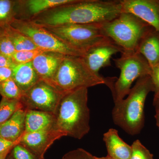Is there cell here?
I'll use <instances>...</instances> for the list:
<instances>
[{"label":"cell","mask_w":159,"mask_h":159,"mask_svg":"<svg viewBox=\"0 0 159 159\" xmlns=\"http://www.w3.org/2000/svg\"><path fill=\"white\" fill-rule=\"evenodd\" d=\"M25 107L17 111L6 122L0 125V137L12 142L20 141L25 130Z\"/></svg>","instance_id":"obj_15"},{"label":"cell","mask_w":159,"mask_h":159,"mask_svg":"<svg viewBox=\"0 0 159 159\" xmlns=\"http://www.w3.org/2000/svg\"><path fill=\"white\" fill-rule=\"evenodd\" d=\"M95 159H115L107 155V156L105 157H95Z\"/></svg>","instance_id":"obj_35"},{"label":"cell","mask_w":159,"mask_h":159,"mask_svg":"<svg viewBox=\"0 0 159 159\" xmlns=\"http://www.w3.org/2000/svg\"><path fill=\"white\" fill-rule=\"evenodd\" d=\"M23 107L20 100L2 97L0 102V125L9 120L17 111Z\"/></svg>","instance_id":"obj_21"},{"label":"cell","mask_w":159,"mask_h":159,"mask_svg":"<svg viewBox=\"0 0 159 159\" xmlns=\"http://www.w3.org/2000/svg\"><path fill=\"white\" fill-rule=\"evenodd\" d=\"M6 159H13V157H12V156H11V153H9V155H8V156L7 157H6Z\"/></svg>","instance_id":"obj_37"},{"label":"cell","mask_w":159,"mask_h":159,"mask_svg":"<svg viewBox=\"0 0 159 159\" xmlns=\"http://www.w3.org/2000/svg\"><path fill=\"white\" fill-rule=\"evenodd\" d=\"M114 78L94 74L80 56L66 55L50 83L64 93L102 84L107 85L111 90Z\"/></svg>","instance_id":"obj_4"},{"label":"cell","mask_w":159,"mask_h":159,"mask_svg":"<svg viewBox=\"0 0 159 159\" xmlns=\"http://www.w3.org/2000/svg\"><path fill=\"white\" fill-rule=\"evenodd\" d=\"M122 12L134 15L159 31L157 0H121Z\"/></svg>","instance_id":"obj_12"},{"label":"cell","mask_w":159,"mask_h":159,"mask_svg":"<svg viewBox=\"0 0 159 159\" xmlns=\"http://www.w3.org/2000/svg\"><path fill=\"white\" fill-rule=\"evenodd\" d=\"M14 46L4 26L0 27V52L11 58L15 52Z\"/></svg>","instance_id":"obj_25"},{"label":"cell","mask_w":159,"mask_h":159,"mask_svg":"<svg viewBox=\"0 0 159 159\" xmlns=\"http://www.w3.org/2000/svg\"><path fill=\"white\" fill-rule=\"evenodd\" d=\"M15 0H0V27L11 25L16 19Z\"/></svg>","instance_id":"obj_22"},{"label":"cell","mask_w":159,"mask_h":159,"mask_svg":"<svg viewBox=\"0 0 159 159\" xmlns=\"http://www.w3.org/2000/svg\"><path fill=\"white\" fill-rule=\"evenodd\" d=\"M11 25L28 36L39 48L66 55L80 56L83 54L73 48L48 31L43 26L29 20L15 19Z\"/></svg>","instance_id":"obj_8"},{"label":"cell","mask_w":159,"mask_h":159,"mask_svg":"<svg viewBox=\"0 0 159 159\" xmlns=\"http://www.w3.org/2000/svg\"><path fill=\"white\" fill-rule=\"evenodd\" d=\"M151 92H154V87L150 75L138 79L127 98L115 103L112 112L115 124L132 135L140 133L145 123V100Z\"/></svg>","instance_id":"obj_3"},{"label":"cell","mask_w":159,"mask_h":159,"mask_svg":"<svg viewBox=\"0 0 159 159\" xmlns=\"http://www.w3.org/2000/svg\"><path fill=\"white\" fill-rule=\"evenodd\" d=\"M55 124L56 119L54 114L42 111L27 109L25 133L56 128Z\"/></svg>","instance_id":"obj_16"},{"label":"cell","mask_w":159,"mask_h":159,"mask_svg":"<svg viewBox=\"0 0 159 159\" xmlns=\"http://www.w3.org/2000/svg\"><path fill=\"white\" fill-rule=\"evenodd\" d=\"M66 55L54 51H46L31 62L40 79L51 82Z\"/></svg>","instance_id":"obj_14"},{"label":"cell","mask_w":159,"mask_h":159,"mask_svg":"<svg viewBox=\"0 0 159 159\" xmlns=\"http://www.w3.org/2000/svg\"><path fill=\"white\" fill-rule=\"evenodd\" d=\"M11 58L6 57L0 52V67H11L14 65Z\"/></svg>","instance_id":"obj_32"},{"label":"cell","mask_w":159,"mask_h":159,"mask_svg":"<svg viewBox=\"0 0 159 159\" xmlns=\"http://www.w3.org/2000/svg\"><path fill=\"white\" fill-rule=\"evenodd\" d=\"M46 51L42 49L26 51H15L11 59L14 64L26 63L32 62L37 56Z\"/></svg>","instance_id":"obj_24"},{"label":"cell","mask_w":159,"mask_h":159,"mask_svg":"<svg viewBox=\"0 0 159 159\" xmlns=\"http://www.w3.org/2000/svg\"><path fill=\"white\" fill-rule=\"evenodd\" d=\"M154 106L156 108V114L155 117L156 120L157 126H158L159 129V104H157Z\"/></svg>","instance_id":"obj_33"},{"label":"cell","mask_w":159,"mask_h":159,"mask_svg":"<svg viewBox=\"0 0 159 159\" xmlns=\"http://www.w3.org/2000/svg\"><path fill=\"white\" fill-rule=\"evenodd\" d=\"M10 152H5V153L0 155V159H6V157Z\"/></svg>","instance_id":"obj_34"},{"label":"cell","mask_w":159,"mask_h":159,"mask_svg":"<svg viewBox=\"0 0 159 159\" xmlns=\"http://www.w3.org/2000/svg\"><path fill=\"white\" fill-rule=\"evenodd\" d=\"M153 104L154 106L159 104V99H153Z\"/></svg>","instance_id":"obj_36"},{"label":"cell","mask_w":159,"mask_h":159,"mask_svg":"<svg viewBox=\"0 0 159 159\" xmlns=\"http://www.w3.org/2000/svg\"><path fill=\"white\" fill-rule=\"evenodd\" d=\"M64 134L56 128L34 132L26 133L20 139L19 144L25 147L39 159H44L45 154L51 145Z\"/></svg>","instance_id":"obj_11"},{"label":"cell","mask_w":159,"mask_h":159,"mask_svg":"<svg viewBox=\"0 0 159 159\" xmlns=\"http://www.w3.org/2000/svg\"><path fill=\"white\" fill-rule=\"evenodd\" d=\"M11 68V78L23 93L28 91L40 80L31 62L15 64Z\"/></svg>","instance_id":"obj_19"},{"label":"cell","mask_w":159,"mask_h":159,"mask_svg":"<svg viewBox=\"0 0 159 159\" xmlns=\"http://www.w3.org/2000/svg\"><path fill=\"white\" fill-rule=\"evenodd\" d=\"M121 12V0H77L74 3L51 8L31 20L47 26L102 24L114 19Z\"/></svg>","instance_id":"obj_1"},{"label":"cell","mask_w":159,"mask_h":159,"mask_svg":"<svg viewBox=\"0 0 159 159\" xmlns=\"http://www.w3.org/2000/svg\"><path fill=\"white\" fill-rule=\"evenodd\" d=\"M20 141L12 142L0 137V155L5 152H11L15 145L19 143Z\"/></svg>","instance_id":"obj_30"},{"label":"cell","mask_w":159,"mask_h":159,"mask_svg":"<svg viewBox=\"0 0 159 159\" xmlns=\"http://www.w3.org/2000/svg\"><path fill=\"white\" fill-rule=\"evenodd\" d=\"M12 74L11 67H0V83L11 78Z\"/></svg>","instance_id":"obj_31"},{"label":"cell","mask_w":159,"mask_h":159,"mask_svg":"<svg viewBox=\"0 0 159 159\" xmlns=\"http://www.w3.org/2000/svg\"><path fill=\"white\" fill-rule=\"evenodd\" d=\"M137 51L148 61L151 67L159 63V31L152 29L142 38Z\"/></svg>","instance_id":"obj_18"},{"label":"cell","mask_w":159,"mask_h":159,"mask_svg":"<svg viewBox=\"0 0 159 159\" xmlns=\"http://www.w3.org/2000/svg\"><path fill=\"white\" fill-rule=\"evenodd\" d=\"M4 28L14 46L16 51H26L39 48L34 44L29 37L11 25H6L4 26Z\"/></svg>","instance_id":"obj_20"},{"label":"cell","mask_w":159,"mask_h":159,"mask_svg":"<svg viewBox=\"0 0 159 159\" xmlns=\"http://www.w3.org/2000/svg\"><path fill=\"white\" fill-rule=\"evenodd\" d=\"M109 156L115 159H130L131 146L129 145L119 137L118 131L110 129L103 135Z\"/></svg>","instance_id":"obj_17"},{"label":"cell","mask_w":159,"mask_h":159,"mask_svg":"<svg viewBox=\"0 0 159 159\" xmlns=\"http://www.w3.org/2000/svg\"><path fill=\"white\" fill-rule=\"evenodd\" d=\"M43 26L71 48L83 54L94 46L111 39L103 34L101 24Z\"/></svg>","instance_id":"obj_7"},{"label":"cell","mask_w":159,"mask_h":159,"mask_svg":"<svg viewBox=\"0 0 159 159\" xmlns=\"http://www.w3.org/2000/svg\"><path fill=\"white\" fill-rule=\"evenodd\" d=\"M119 58L114 59L120 71L119 78L111 90L115 103L122 101L130 92L133 83L140 77L150 75L151 67L145 57L138 51H123Z\"/></svg>","instance_id":"obj_6"},{"label":"cell","mask_w":159,"mask_h":159,"mask_svg":"<svg viewBox=\"0 0 159 159\" xmlns=\"http://www.w3.org/2000/svg\"><path fill=\"white\" fill-rule=\"evenodd\" d=\"M10 153L14 159H39L30 151L19 143L13 147Z\"/></svg>","instance_id":"obj_27"},{"label":"cell","mask_w":159,"mask_h":159,"mask_svg":"<svg viewBox=\"0 0 159 159\" xmlns=\"http://www.w3.org/2000/svg\"><path fill=\"white\" fill-rule=\"evenodd\" d=\"M157 5L159 11V0H157Z\"/></svg>","instance_id":"obj_38"},{"label":"cell","mask_w":159,"mask_h":159,"mask_svg":"<svg viewBox=\"0 0 159 159\" xmlns=\"http://www.w3.org/2000/svg\"><path fill=\"white\" fill-rule=\"evenodd\" d=\"M154 87V99H159V63L151 67L150 75Z\"/></svg>","instance_id":"obj_29"},{"label":"cell","mask_w":159,"mask_h":159,"mask_svg":"<svg viewBox=\"0 0 159 159\" xmlns=\"http://www.w3.org/2000/svg\"><path fill=\"white\" fill-rule=\"evenodd\" d=\"M62 159H95V156L88 152L79 148L66 153Z\"/></svg>","instance_id":"obj_28"},{"label":"cell","mask_w":159,"mask_h":159,"mask_svg":"<svg viewBox=\"0 0 159 159\" xmlns=\"http://www.w3.org/2000/svg\"><path fill=\"white\" fill-rule=\"evenodd\" d=\"M66 93L59 90L51 83L40 79L23 93L20 101L27 109L55 115L61 100Z\"/></svg>","instance_id":"obj_9"},{"label":"cell","mask_w":159,"mask_h":159,"mask_svg":"<svg viewBox=\"0 0 159 159\" xmlns=\"http://www.w3.org/2000/svg\"><path fill=\"white\" fill-rule=\"evenodd\" d=\"M23 94L12 78L0 83V95L3 98L20 100Z\"/></svg>","instance_id":"obj_23"},{"label":"cell","mask_w":159,"mask_h":159,"mask_svg":"<svg viewBox=\"0 0 159 159\" xmlns=\"http://www.w3.org/2000/svg\"><path fill=\"white\" fill-rule=\"evenodd\" d=\"M77 0H15L16 19L31 20L49 9Z\"/></svg>","instance_id":"obj_13"},{"label":"cell","mask_w":159,"mask_h":159,"mask_svg":"<svg viewBox=\"0 0 159 159\" xmlns=\"http://www.w3.org/2000/svg\"><path fill=\"white\" fill-rule=\"evenodd\" d=\"M103 34L123 51H136L141 40L154 29L134 15L122 12L114 19L101 24Z\"/></svg>","instance_id":"obj_5"},{"label":"cell","mask_w":159,"mask_h":159,"mask_svg":"<svg viewBox=\"0 0 159 159\" xmlns=\"http://www.w3.org/2000/svg\"><path fill=\"white\" fill-rule=\"evenodd\" d=\"M88 90L82 88L68 92L62 97L55 114V127L65 136L81 139L89 131Z\"/></svg>","instance_id":"obj_2"},{"label":"cell","mask_w":159,"mask_h":159,"mask_svg":"<svg viewBox=\"0 0 159 159\" xmlns=\"http://www.w3.org/2000/svg\"><path fill=\"white\" fill-rule=\"evenodd\" d=\"M131 146L132 152L130 159H154L152 154L139 140L135 141Z\"/></svg>","instance_id":"obj_26"},{"label":"cell","mask_w":159,"mask_h":159,"mask_svg":"<svg viewBox=\"0 0 159 159\" xmlns=\"http://www.w3.org/2000/svg\"><path fill=\"white\" fill-rule=\"evenodd\" d=\"M123 51L120 47L109 39L91 48L81 57L92 72L101 76L99 74L100 69L111 66L112 56Z\"/></svg>","instance_id":"obj_10"}]
</instances>
